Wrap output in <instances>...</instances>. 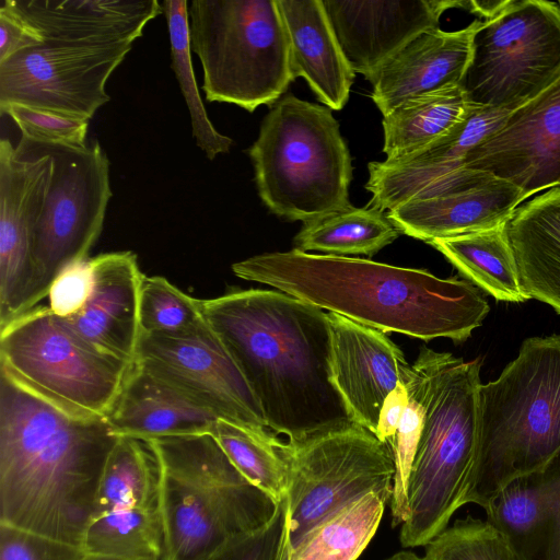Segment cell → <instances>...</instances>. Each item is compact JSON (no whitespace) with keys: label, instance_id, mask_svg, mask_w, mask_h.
<instances>
[{"label":"cell","instance_id":"1","mask_svg":"<svg viewBox=\"0 0 560 560\" xmlns=\"http://www.w3.org/2000/svg\"><path fill=\"white\" fill-rule=\"evenodd\" d=\"M202 310L270 432L296 444L355 424L334 382L327 312L261 289L202 300Z\"/></svg>","mask_w":560,"mask_h":560},{"label":"cell","instance_id":"2","mask_svg":"<svg viewBox=\"0 0 560 560\" xmlns=\"http://www.w3.org/2000/svg\"><path fill=\"white\" fill-rule=\"evenodd\" d=\"M119 436L73 417L0 370V524L81 546Z\"/></svg>","mask_w":560,"mask_h":560},{"label":"cell","instance_id":"3","mask_svg":"<svg viewBox=\"0 0 560 560\" xmlns=\"http://www.w3.org/2000/svg\"><path fill=\"white\" fill-rule=\"evenodd\" d=\"M232 271L366 327L424 341L463 342L490 311L469 281L364 258L293 248L252 256L234 262Z\"/></svg>","mask_w":560,"mask_h":560},{"label":"cell","instance_id":"4","mask_svg":"<svg viewBox=\"0 0 560 560\" xmlns=\"http://www.w3.org/2000/svg\"><path fill=\"white\" fill-rule=\"evenodd\" d=\"M420 380L423 423L408 485L404 548L425 547L468 504L478 450V360L423 347L412 364Z\"/></svg>","mask_w":560,"mask_h":560},{"label":"cell","instance_id":"5","mask_svg":"<svg viewBox=\"0 0 560 560\" xmlns=\"http://www.w3.org/2000/svg\"><path fill=\"white\" fill-rule=\"evenodd\" d=\"M148 442L161 468L163 560H209L277 514L280 502L252 485L211 433Z\"/></svg>","mask_w":560,"mask_h":560},{"label":"cell","instance_id":"6","mask_svg":"<svg viewBox=\"0 0 560 560\" xmlns=\"http://www.w3.org/2000/svg\"><path fill=\"white\" fill-rule=\"evenodd\" d=\"M560 448V335L530 337L478 390V450L468 504L485 509Z\"/></svg>","mask_w":560,"mask_h":560},{"label":"cell","instance_id":"7","mask_svg":"<svg viewBox=\"0 0 560 560\" xmlns=\"http://www.w3.org/2000/svg\"><path fill=\"white\" fill-rule=\"evenodd\" d=\"M247 153L258 195L279 218L306 223L350 206L351 155L327 106L281 97Z\"/></svg>","mask_w":560,"mask_h":560},{"label":"cell","instance_id":"8","mask_svg":"<svg viewBox=\"0 0 560 560\" xmlns=\"http://www.w3.org/2000/svg\"><path fill=\"white\" fill-rule=\"evenodd\" d=\"M188 28L208 102L252 113L276 104L293 81L277 0H192Z\"/></svg>","mask_w":560,"mask_h":560},{"label":"cell","instance_id":"9","mask_svg":"<svg viewBox=\"0 0 560 560\" xmlns=\"http://www.w3.org/2000/svg\"><path fill=\"white\" fill-rule=\"evenodd\" d=\"M0 330V370L73 417L108 418L133 364L98 352L48 306Z\"/></svg>","mask_w":560,"mask_h":560},{"label":"cell","instance_id":"10","mask_svg":"<svg viewBox=\"0 0 560 560\" xmlns=\"http://www.w3.org/2000/svg\"><path fill=\"white\" fill-rule=\"evenodd\" d=\"M279 452L287 467L285 549L369 493L380 494L387 504L390 501L392 450L358 424L302 443L281 441Z\"/></svg>","mask_w":560,"mask_h":560},{"label":"cell","instance_id":"11","mask_svg":"<svg viewBox=\"0 0 560 560\" xmlns=\"http://www.w3.org/2000/svg\"><path fill=\"white\" fill-rule=\"evenodd\" d=\"M559 78L557 1L512 0L476 31L459 85L474 105L514 110Z\"/></svg>","mask_w":560,"mask_h":560},{"label":"cell","instance_id":"12","mask_svg":"<svg viewBox=\"0 0 560 560\" xmlns=\"http://www.w3.org/2000/svg\"><path fill=\"white\" fill-rule=\"evenodd\" d=\"M40 144L50 153L54 168L33 234L39 301L63 269L89 259L113 196L109 160L97 140L83 148Z\"/></svg>","mask_w":560,"mask_h":560},{"label":"cell","instance_id":"13","mask_svg":"<svg viewBox=\"0 0 560 560\" xmlns=\"http://www.w3.org/2000/svg\"><path fill=\"white\" fill-rule=\"evenodd\" d=\"M80 547L89 556L163 560L161 468L148 441L118 439L103 469Z\"/></svg>","mask_w":560,"mask_h":560},{"label":"cell","instance_id":"14","mask_svg":"<svg viewBox=\"0 0 560 560\" xmlns=\"http://www.w3.org/2000/svg\"><path fill=\"white\" fill-rule=\"evenodd\" d=\"M132 45L43 43L0 62V109L9 104L90 120L110 100L106 84Z\"/></svg>","mask_w":560,"mask_h":560},{"label":"cell","instance_id":"15","mask_svg":"<svg viewBox=\"0 0 560 560\" xmlns=\"http://www.w3.org/2000/svg\"><path fill=\"white\" fill-rule=\"evenodd\" d=\"M54 162L38 142L0 141V328L37 306L33 234L50 186Z\"/></svg>","mask_w":560,"mask_h":560},{"label":"cell","instance_id":"16","mask_svg":"<svg viewBox=\"0 0 560 560\" xmlns=\"http://www.w3.org/2000/svg\"><path fill=\"white\" fill-rule=\"evenodd\" d=\"M136 362L219 419L268 429L258 400L208 324L179 337L141 335Z\"/></svg>","mask_w":560,"mask_h":560},{"label":"cell","instance_id":"17","mask_svg":"<svg viewBox=\"0 0 560 560\" xmlns=\"http://www.w3.org/2000/svg\"><path fill=\"white\" fill-rule=\"evenodd\" d=\"M464 165L513 184L526 200L560 187V78L512 110L468 153Z\"/></svg>","mask_w":560,"mask_h":560},{"label":"cell","instance_id":"18","mask_svg":"<svg viewBox=\"0 0 560 560\" xmlns=\"http://www.w3.org/2000/svg\"><path fill=\"white\" fill-rule=\"evenodd\" d=\"M341 49L355 73L372 82L378 70L420 33L439 27L463 0H323Z\"/></svg>","mask_w":560,"mask_h":560},{"label":"cell","instance_id":"19","mask_svg":"<svg viewBox=\"0 0 560 560\" xmlns=\"http://www.w3.org/2000/svg\"><path fill=\"white\" fill-rule=\"evenodd\" d=\"M331 372L355 424L376 433L386 397L412 373L404 352L383 332L327 312Z\"/></svg>","mask_w":560,"mask_h":560},{"label":"cell","instance_id":"20","mask_svg":"<svg viewBox=\"0 0 560 560\" xmlns=\"http://www.w3.org/2000/svg\"><path fill=\"white\" fill-rule=\"evenodd\" d=\"M91 261L90 298L79 314L65 322L98 352L135 364L142 335L140 293L144 276L137 255L130 250L112 252Z\"/></svg>","mask_w":560,"mask_h":560},{"label":"cell","instance_id":"21","mask_svg":"<svg viewBox=\"0 0 560 560\" xmlns=\"http://www.w3.org/2000/svg\"><path fill=\"white\" fill-rule=\"evenodd\" d=\"M44 43L132 45L163 12L156 0H9Z\"/></svg>","mask_w":560,"mask_h":560},{"label":"cell","instance_id":"22","mask_svg":"<svg viewBox=\"0 0 560 560\" xmlns=\"http://www.w3.org/2000/svg\"><path fill=\"white\" fill-rule=\"evenodd\" d=\"M481 22L476 20L453 32L440 27L424 31L393 56L371 82V97L383 116L410 97L459 84Z\"/></svg>","mask_w":560,"mask_h":560},{"label":"cell","instance_id":"23","mask_svg":"<svg viewBox=\"0 0 560 560\" xmlns=\"http://www.w3.org/2000/svg\"><path fill=\"white\" fill-rule=\"evenodd\" d=\"M524 201L516 186L492 177L463 190L410 199L387 215L401 234L429 243L502 226Z\"/></svg>","mask_w":560,"mask_h":560},{"label":"cell","instance_id":"24","mask_svg":"<svg viewBox=\"0 0 560 560\" xmlns=\"http://www.w3.org/2000/svg\"><path fill=\"white\" fill-rule=\"evenodd\" d=\"M289 39L293 81L302 77L318 101L339 110L349 100L355 72L347 60L323 0H277Z\"/></svg>","mask_w":560,"mask_h":560},{"label":"cell","instance_id":"25","mask_svg":"<svg viewBox=\"0 0 560 560\" xmlns=\"http://www.w3.org/2000/svg\"><path fill=\"white\" fill-rule=\"evenodd\" d=\"M218 417L135 362L107 420L120 438L212 433Z\"/></svg>","mask_w":560,"mask_h":560},{"label":"cell","instance_id":"26","mask_svg":"<svg viewBox=\"0 0 560 560\" xmlns=\"http://www.w3.org/2000/svg\"><path fill=\"white\" fill-rule=\"evenodd\" d=\"M521 290L560 314V187L522 203L503 225Z\"/></svg>","mask_w":560,"mask_h":560},{"label":"cell","instance_id":"27","mask_svg":"<svg viewBox=\"0 0 560 560\" xmlns=\"http://www.w3.org/2000/svg\"><path fill=\"white\" fill-rule=\"evenodd\" d=\"M475 106L459 84L404 101L383 116L386 160L396 161L427 148L463 122Z\"/></svg>","mask_w":560,"mask_h":560},{"label":"cell","instance_id":"28","mask_svg":"<svg viewBox=\"0 0 560 560\" xmlns=\"http://www.w3.org/2000/svg\"><path fill=\"white\" fill-rule=\"evenodd\" d=\"M504 225V224H503ZM503 225L429 242L457 270L494 299L524 302Z\"/></svg>","mask_w":560,"mask_h":560},{"label":"cell","instance_id":"29","mask_svg":"<svg viewBox=\"0 0 560 560\" xmlns=\"http://www.w3.org/2000/svg\"><path fill=\"white\" fill-rule=\"evenodd\" d=\"M401 234L387 212L374 207L348 206L339 211L303 223L295 235L294 248L324 255L373 256Z\"/></svg>","mask_w":560,"mask_h":560},{"label":"cell","instance_id":"30","mask_svg":"<svg viewBox=\"0 0 560 560\" xmlns=\"http://www.w3.org/2000/svg\"><path fill=\"white\" fill-rule=\"evenodd\" d=\"M387 502L369 493L310 530L282 560H357L374 537Z\"/></svg>","mask_w":560,"mask_h":560},{"label":"cell","instance_id":"31","mask_svg":"<svg viewBox=\"0 0 560 560\" xmlns=\"http://www.w3.org/2000/svg\"><path fill=\"white\" fill-rule=\"evenodd\" d=\"M237 470L277 502L285 495L287 467L281 440L269 430H255L218 419L211 433Z\"/></svg>","mask_w":560,"mask_h":560},{"label":"cell","instance_id":"32","mask_svg":"<svg viewBox=\"0 0 560 560\" xmlns=\"http://www.w3.org/2000/svg\"><path fill=\"white\" fill-rule=\"evenodd\" d=\"M161 4L168 28L171 66L189 110L192 137L207 158L214 160L230 151L233 140L214 128L198 91L189 42L188 1L165 0Z\"/></svg>","mask_w":560,"mask_h":560},{"label":"cell","instance_id":"33","mask_svg":"<svg viewBox=\"0 0 560 560\" xmlns=\"http://www.w3.org/2000/svg\"><path fill=\"white\" fill-rule=\"evenodd\" d=\"M528 477L530 524L513 547L521 560H560V448Z\"/></svg>","mask_w":560,"mask_h":560},{"label":"cell","instance_id":"34","mask_svg":"<svg viewBox=\"0 0 560 560\" xmlns=\"http://www.w3.org/2000/svg\"><path fill=\"white\" fill-rule=\"evenodd\" d=\"M207 324L202 300L186 294L164 277L143 276L140 293L142 335L186 336Z\"/></svg>","mask_w":560,"mask_h":560},{"label":"cell","instance_id":"35","mask_svg":"<svg viewBox=\"0 0 560 560\" xmlns=\"http://www.w3.org/2000/svg\"><path fill=\"white\" fill-rule=\"evenodd\" d=\"M424 548V560H521L502 532L471 515L455 520Z\"/></svg>","mask_w":560,"mask_h":560},{"label":"cell","instance_id":"36","mask_svg":"<svg viewBox=\"0 0 560 560\" xmlns=\"http://www.w3.org/2000/svg\"><path fill=\"white\" fill-rule=\"evenodd\" d=\"M406 387L409 394V401L399 421L392 446L395 476L393 493L388 504L393 527L401 526L408 517V485L423 423L420 380L413 365Z\"/></svg>","mask_w":560,"mask_h":560},{"label":"cell","instance_id":"37","mask_svg":"<svg viewBox=\"0 0 560 560\" xmlns=\"http://www.w3.org/2000/svg\"><path fill=\"white\" fill-rule=\"evenodd\" d=\"M10 116L22 137L38 143L83 148L90 120L21 104H9L0 109Z\"/></svg>","mask_w":560,"mask_h":560},{"label":"cell","instance_id":"38","mask_svg":"<svg viewBox=\"0 0 560 560\" xmlns=\"http://www.w3.org/2000/svg\"><path fill=\"white\" fill-rule=\"evenodd\" d=\"M81 547L0 524V560H86Z\"/></svg>","mask_w":560,"mask_h":560},{"label":"cell","instance_id":"39","mask_svg":"<svg viewBox=\"0 0 560 560\" xmlns=\"http://www.w3.org/2000/svg\"><path fill=\"white\" fill-rule=\"evenodd\" d=\"M93 287L91 258L74 262L63 269L52 281L49 292V310L58 317L68 319L85 306Z\"/></svg>","mask_w":560,"mask_h":560},{"label":"cell","instance_id":"40","mask_svg":"<svg viewBox=\"0 0 560 560\" xmlns=\"http://www.w3.org/2000/svg\"><path fill=\"white\" fill-rule=\"evenodd\" d=\"M287 541L284 501L268 526L209 560H282Z\"/></svg>","mask_w":560,"mask_h":560},{"label":"cell","instance_id":"41","mask_svg":"<svg viewBox=\"0 0 560 560\" xmlns=\"http://www.w3.org/2000/svg\"><path fill=\"white\" fill-rule=\"evenodd\" d=\"M44 43L39 33L3 0L0 7V62L26 48Z\"/></svg>","mask_w":560,"mask_h":560},{"label":"cell","instance_id":"42","mask_svg":"<svg viewBox=\"0 0 560 560\" xmlns=\"http://www.w3.org/2000/svg\"><path fill=\"white\" fill-rule=\"evenodd\" d=\"M409 394L406 384L400 382L386 397L380 412L375 436L392 450L399 421L408 405Z\"/></svg>","mask_w":560,"mask_h":560},{"label":"cell","instance_id":"43","mask_svg":"<svg viewBox=\"0 0 560 560\" xmlns=\"http://www.w3.org/2000/svg\"><path fill=\"white\" fill-rule=\"evenodd\" d=\"M511 3L512 0H463L462 9L488 21L500 14Z\"/></svg>","mask_w":560,"mask_h":560},{"label":"cell","instance_id":"44","mask_svg":"<svg viewBox=\"0 0 560 560\" xmlns=\"http://www.w3.org/2000/svg\"><path fill=\"white\" fill-rule=\"evenodd\" d=\"M385 560H424V558L413 551H398Z\"/></svg>","mask_w":560,"mask_h":560},{"label":"cell","instance_id":"45","mask_svg":"<svg viewBox=\"0 0 560 560\" xmlns=\"http://www.w3.org/2000/svg\"><path fill=\"white\" fill-rule=\"evenodd\" d=\"M86 560H127V559H119V558H109V557H98V556H89ZM161 560V559H158Z\"/></svg>","mask_w":560,"mask_h":560},{"label":"cell","instance_id":"46","mask_svg":"<svg viewBox=\"0 0 560 560\" xmlns=\"http://www.w3.org/2000/svg\"><path fill=\"white\" fill-rule=\"evenodd\" d=\"M557 4H558V8H559V12H560V1H557Z\"/></svg>","mask_w":560,"mask_h":560}]
</instances>
